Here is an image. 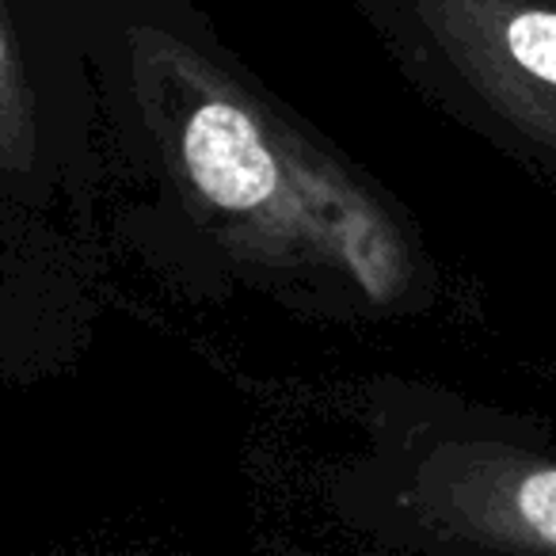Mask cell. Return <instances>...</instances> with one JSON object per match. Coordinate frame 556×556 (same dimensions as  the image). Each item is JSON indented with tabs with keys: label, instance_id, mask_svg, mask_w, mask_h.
I'll return each mask as SVG.
<instances>
[{
	"label": "cell",
	"instance_id": "cell-3",
	"mask_svg": "<svg viewBox=\"0 0 556 556\" xmlns=\"http://www.w3.org/2000/svg\"><path fill=\"white\" fill-rule=\"evenodd\" d=\"M518 510H522V522L545 545H556V469H538L522 480Z\"/></svg>",
	"mask_w": 556,
	"mask_h": 556
},
{
	"label": "cell",
	"instance_id": "cell-2",
	"mask_svg": "<svg viewBox=\"0 0 556 556\" xmlns=\"http://www.w3.org/2000/svg\"><path fill=\"white\" fill-rule=\"evenodd\" d=\"M507 50L530 77L556 85V12H518L507 24Z\"/></svg>",
	"mask_w": 556,
	"mask_h": 556
},
{
	"label": "cell",
	"instance_id": "cell-1",
	"mask_svg": "<svg viewBox=\"0 0 556 556\" xmlns=\"http://www.w3.org/2000/svg\"><path fill=\"white\" fill-rule=\"evenodd\" d=\"M184 161L194 187L214 206L244 214L263 210L278 194V161L252 115L225 100L194 108L184 126Z\"/></svg>",
	"mask_w": 556,
	"mask_h": 556
}]
</instances>
